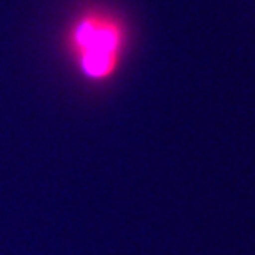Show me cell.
I'll use <instances>...</instances> for the list:
<instances>
[{
	"label": "cell",
	"mask_w": 255,
	"mask_h": 255,
	"mask_svg": "<svg viewBox=\"0 0 255 255\" xmlns=\"http://www.w3.org/2000/svg\"><path fill=\"white\" fill-rule=\"evenodd\" d=\"M66 53L89 84H108L123 68L131 43L126 16L108 4L91 2L71 16L62 37Z\"/></svg>",
	"instance_id": "obj_1"
}]
</instances>
